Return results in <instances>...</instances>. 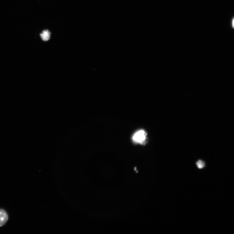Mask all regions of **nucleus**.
Masks as SVG:
<instances>
[{"instance_id": "3", "label": "nucleus", "mask_w": 234, "mask_h": 234, "mask_svg": "<svg viewBox=\"0 0 234 234\" xmlns=\"http://www.w3.org/2000/svg\"><path fill=\"white\" fill-rule=\"evenodd\" d=\"M51 33L48 30H45L40 34V36L42 40L45 41L49 40L50 38Z\"/></svg>"}, {"instance_id": "2", "label": "nucleus", "mask_w": 234, "mask_h": 234, "mask_svg": "<svg viewBox=\"0 0 234 234\" xmlns=\"http://www.w3.org/2000/svg\"><path fill=\"white\" fill-rule=\"evenodd\" d=\"M8 219L7 213L4 210L0 209V227L4 226L8 221Z\"/></svg>"}, {"instance_id": "5", "label": "nucleus", "mask_w": 234, "mask_h": 234, "mask_svg": "<svg viewBox=\"0 0 234 234\" xmlns=\"http://www.w3.org/2000/svg\"><path fill=\"white\" fill-rule=\"evenodd\" d=\"M233 22H232V26L234 27V20H233Z\"/></svg>"}, {"instance_id": "1", "label": "nucleus", "mask_w": 234, "mask_h": 234, "mask_svg": "<svg viewBox=\"0 0 234 234\" xmlns=\"http://www.w3.org/2000/svg\"><path fill=\"white\" fill-rule=\"evenodd\" d=\"M146 136V133L143 130L139 131L136 133L133 137V140L139 143H141L145 141Z\"/></svg>"}, {"instance_id": "4", "label": "nucleus", "mask_w": 234, "mask_h": 234, "mask_svg": "<svg viewBox=\"0 0 234 234\" xmlns=\"http://www.w3.org/2000/svg\"><path fill=\"white\" fill-rule=\"evenodd\" d=\"M197 167L199 169H202L205 167V162L201 160H199L196 163Z\"/></svg>"}]
</instances>
